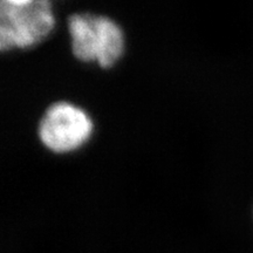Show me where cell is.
<instances>
[{
    "label": "cell",
    "mask_w": 253,
    "mask_h": 253,
    "mask_svg": "<svg viewBox=\"0 0 253 253\" xmlns=\"http://www.w3.org/2000/svg\"><path fill=\"white\" fill-rule=\"evenodd\" d=\"M67 30L73 55L80 61L109 67L122 55V30L107 15L75 12L67 17Z\"/></svg>",
    "instance_id": "6da1fadb"
},
{
    "label": "cell",
    "mask_w": 253,
    "mask_h": 253,
    "mask_svg": "<svg viewBox=\"0 0 253 253\" xmlns=\"http://www.w3.org/2000/svg\"><path fill=\"white\" fill-rule=\"evenodd\" d=\"M54 26L48 0L0 1V49L26 48L46 38Z\"/></svg>",
    "instance_id": "7a4b0ae2"
},
{
    "label": "cell",
    "mask_w": 253,
    "mask_h": 253,
    "mask_svg": "<svg viewBox=\"0 0 253 253\" xmlns=\"http://www.w3.org/2000/svg\"><path fill=\"white\" fill-rule=\"evenodd\" d=\"M93 122L88 114L68 101L50 103L40 116L37 134L41 144L53 153L75 150L88 140Z\"/></svg>",
    "instance_id": "3957f363"
}]
</instances>
